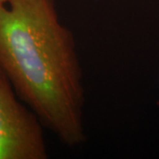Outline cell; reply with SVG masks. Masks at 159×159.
Masks as SVG:
<instances>
[{"instance_id":"cell-1","label":"cell","mask_w":159,"mask_h":159,"mask_svg":"<svg viewBox=\"0 0 159 159\" xmlns=\"http://www.w3.org/2000/svg\"><path fill=\"white\" fill-rule=\"evenodd\" d=\"M0 68L19 97L64 144L84 142V88L74 35L53 0L0 6Z\"/></svg>"},{"instance_id":"cell-2","label":"cell","mask_w":159,"mask_h":159,"mask_svg":"<svg viewBox=\"0 0 159 159\" xmlns=\"http://www.w3.org/2000/svg\"><path fill=\"white\" fill-rule=\"evenodd\" d=\"M43 125L0 68V159H46Z\"/></svg>"},{"instance_id":"cell-3","label":"cell","mask_w":159,"mask_h":159,"mask_svg":"<svg viewBox=\"0 0 159 159\" xmlns=\"http://www.w3.org/2000/svg\"><path fill=\"white\" fill-rule=\"evenodd\" d=\"M8 2H9V0H0V6H5Z\"/></svg>"}]
</instances>
